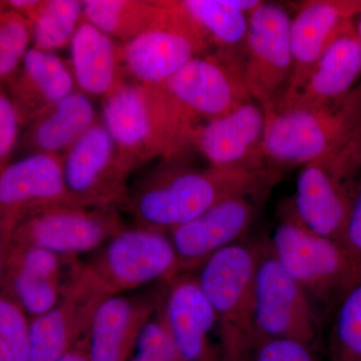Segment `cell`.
<instances>
[{
	"label": "cell",
	"mask_w": 361,
	"mask_h": 361,
	"mask_svg": "<svg viewBox=\"0 0 361 361\" xmlns=\"http://www.w3.org/2000/svg\"><path fill=\"white\" fill-rule=\"evenodd\" d=\"M178 159L164 161L130 187L123 208L135 226L169 234L230 197L266 194L281 180L275 169L260 171L228 170L210 167L196 170L178 165Z\"/></svg>",
	"instance_id": "6da1fadb"
},
{
	"label": "cell",
	"mask_w": 361,
	"mask_h": 361,
	"mask_svg": "<svg viewBox=\"0 0 361 361\" xmlns=\"http://www.w3.org/2000/svg\"><path fill=\"white\" fill-rule=\"evenodd\" d=\"M263 149L268 166H302L341 148L361 132V82L336 103L277 106L265 111Z\"/></svg>",
	"instance_id": "7a4b0ae2"
},
{
	"label": "cell",
	"mask_w": 361,
	"mask_h": 361,
	"mask_svg": "<svg viewBox=\"0 0 361 361\" xmlns=\"http://www.w3.org/2000/svg\"><path fill=\"white\" fill-rule=\"evenodd\" d=\"M257 243L240 241L211 256L196 275L217 327L221 361H253L258 344L254 302Z\"/></svg>",
	"instance_id": "3957f363"
},
{
	"label": "cell",
	"mask_w": 361,
	"mask_h": 361,
	"mask_svg": "<svg viewBox=\"0 0 361 361\" xmlns=\"http://www.w3.org/2000/svg\"><path fill=\"white\" fill-rule=\"evenodd\" d=\"M269 243L278 262L312 303L329 310L361 270V264L341 243L308 229L297 217L291 202L280 214Z\"/></svg>",
	"instance_id": "277c9868"
},
{
	"label": "cell",
	"mask_w": 361,
	"mask_h": 361,
	"mask_svg": "<svg viewBox=\"0 0 361 361\" xmlns=\"http://www.w3.org/2000/svg\"><path fill=\"white\" fill-rule=\"evenodd\" d=\"M101 122L132 172L153 159L175 155L177 125L160 87L125 80L104 97Z\"/></svg>",
	"instance_id": "5b68a950"
},
{
	"label": "cell",
	"mask_w": 361,
	"mask_h": 361,
	"mask_svg": "<svg viewBox=\"0 0 361 361\" xmlns=\"http://www.w3.org/2000/svg\"><path fill=\"white\" fill-rule=\"evenodd\" d=\"M361 170V132L341 148L305 164L291 205L308 229L341 243Z\"/></svg>",
	"instance_id": "8992f818"
},
{
	"label": "cell",
	"mask_w": 361,
	"mask_h": 361,
	"mask_svg": "<svg viewBox=\"0 0 361 361\" xmlns=\"http://www.w3.org/2000/svg\"><path fill=\"white\" fill-rule=\"evenodd\" d=\"M82 274L106 297L123 295L155 281L179 276L178 259L166 233L137 227L126 228L97 249Z\"/></svg>",
	"instance_id": "52a82bcc"
},
{
	"label": "cell",
	"mask_w": 361,
	"mask_h": 361,
	"mask_svg": "<svg viewBox=\"0 0 361 361\" xmlns=\"http://www.w3.org/2000/svg\"><path fill=\"white\" fill-rule=\"evenodd\" d=\"M210 54V44L180 1H161L158 18L146 32L120 44L123 73L135 84L160 87L186 63Z\"/></svg>",
	"instance_id": "ba28073f"
},
{
	"label": "cell",
	"mask_w": 361,
	"mask_h": 361,
	"mask_svg": "<svg viewBox=\"0 0 361 361\" xmlns=\"http://www.w3.org/2000/svg\"><path fill=\"white\" fill-rule=\"evenodd\" d=\"M118 209L71 202L44 207L18 223L11 243L37 247L68 258L94 253L127 228Z\"/></svg>",
	"instance_id": "9c48e42d"
},
{
	"label": "cell",
	"mask_w": 361,
	"mask_h": 361,
	"mask_svg": "<svg viewBox=\"0 0 361 361\" xmlns=\"http://www.w3.org/2000/svg\"><path fill=\"white\" fill-rule=\"evenodd\" d=\"M254 274L256 329L260 339H291L311 348L318 320L312 301L282 267L269 241L258 242Z\"/></svg>",
	"instance_id": "30bf717a"
},
{
	"label": "cell",
	"mask_w": 361,
	"mask_h": 361,
	"mask_svg": "<svg viewBox=\"0 0 361 361\" xmlns=\"http://www.w3.org/2000/svg\"><path fill=\"white\" fill-rule=\"evenodd\" d=\"M292 18L282 4L263 1L248 16L244 80L252 99L265 111L276 108L292 78Z\"/></svg>",
	"instance_id": "8fae6325"
},
{
	"label": "cell",
	"mask_w": 361,
	"mask_h": 361,
	"mask_svg": "<svg viewBox=\"0 0 361 361\" xmlns=\"http://www.w3.org/2000/svg\"><path fill=\"white\" fill-rule=\"evenodd\" d=\"M61 165L71 203L123 208L133 172L121 158L115 142L101 120L61 157Z\"/></svg>",
	"instance_id": "7c38bea8"
},
{
	"label": "cell",
	"mask_w": 361,
	"mask_h": 361,
	"mask_svg": "<svg viewBox=\"0 0 361 361\" xmlns=\"http://www.w3.org/2000/svg\"><path fill=\"white\" fill-rule=\"evenodd\" d=\"M163 87L197 125L227 115L253 99L241 61L218 52L192 59Z\"/></svg>",
	"instance_id": "4fadbf2b"
},
{
	"label": "cell",
	"mask_w": 361,
	"mask_h": 361,
	"mask_svg": "<svg viewBox=\"0 0 361 361\" xmlns=\"http://www.w3.org/2000/svg\"><path fill=\"white\" fill-rule=\"evenodd\" d=\"M78 258L63 257L37 247L11 243L0 294L37 317L61 300L80 271Z\"/></svg>",
	"instance_id": "5bb4252c"
},
{
	"label": "cell",
	"mask_w": 361,
	"mask_h": 361,
	"mask_svg": "<svg viewBox=\"0 0 361 361\" xmlns=\"http://www.w3.org/2000/svg\"><path fill=\"white\" fill-rule=\"evenodd\" d=\"M264 196L230 197L169 233L178 259L179 276L192 274L214 254L241 241L255 222L259 200Z\"/></svg>",
	"instance_id": "9a60e30c"
},
{
	"label": "cell",
	"mask_w": 361,
	"mask_h": 361,
	"mask_svg": "<svg viewBox=\"0 0 361 361\" xmlns=\"http://www.w3.org/2000/svg\"><path fill=\"white\" fill-rule=\"evenodd\" d=\"M266 114L251 99L231 113L197 126L191 147L198 149L210 167L260 171L268 166L263 149Z\"/></svg>",
	"instance_id": "2e32d148"
},
{
	"label": "cell",
	"mask_w": 361,
	"mask_h": 361,
	"mask_svg": "<svg viewBox=\"0 0 361 361\" xmlns=\"http://www.w3.org/2000/svg\"><path fill=\"white\" fill-rule=\"evenodd\" d=\"M159 301L158 313L174 342L180 361H221L215 315L196 275L184 274L169 282Z\"/></svg>",
	"instance_id": "e0dca14e"
},
{
	"label": "cell",
	"mask_w": 361,
	"mask_h": 361,
	"mask_svg": "<svg viewBox=\"0 0 361 361\" xmlns=\"http://www.w3.org/2000/svg\"><path fill=\"white\" fill-rule=\"evenodd\" d=\"M63 202L71 201L61 157L30 154L11 161L0 172V230L11 237L26 216Z\"/></svg>",
	"instance_id": "ac0fdd59"
},
{
	"label": "cell",
	"mask_w": 361,
	"mask_h": 361,
	"mask_svg": "<svg viewBox=\"0 0 361 361\" xmlns=\"http://www.w3.org/2000/svg\"><path fill=\"white\" fill-rule=\"evenodd\" d=\"M106 298L82 274L80 265L61 300L44 314L30 319L28 361H56L84 341Z\"/></svg>",
	"instance_id": "d6986e66"
},
{
	"label": "cell",
	"mask_w": 361,
	"mask_h": 361,
	"mask_svg": "<svg viewBox=\"0 0 361 361\" xmlns=\"http://www.w3.org/2000/svg\"><path fill=\"white\" fill-rule=\"evenodd\" d=\"M360 4L356 0H310L299 6L291 20V82L282 101L303 85L327 47L355 20Z\"/></svg>",
	"instance_id": "ffe728a7"
},
{
	"label": "cell",
	"mask_w": 361,
	"mask_h": 361,
	"mask_svg": "<svg viewBox=\"0 0 361 361\" xmlns=\"http://www.w3.org/2000/svg\"><path fill=\"white\" fill-rule=\"evenodd\" d=\"M153 295H116L104 299L85 337L90 361H129L142 329L155 316Z\"/></svg>",
	"instance_id": "44dd1931"
},
{
	"label": "cell",
	"mask_w": 361,
	"mask_h": 361,
	"mask_svg": "<svg viewBox=\"0 0 361 361\" xmlns=\"http://www.w3.org/2000/svg\"><path fill=\"white\" fill-rule=\"evenodd\" d=\"M21 127L77 90L71 66L54 52L30 47L6 84Z\"/></svg>",
	"instance_id": "7402d4cb"
},
{
	"label": "cell",
	"mask_w": 361,
	"mask_h": 361,
	"mask_svg": "<svg viewBox=\"0 0 361 361\" xmlns=\"http://www.w3.org/2000/svg\"><path fill=\"white\" fill-rule=\"evenodd\" d=\"M360 82L361 42L353 20L327 47L299 90L277 106L336 103L350 94Z\"/></svg>",
	"instance_id": "603a6c76"
},
{
	"label": "cell",
	"mask_w": 361,
	"mask_h": 361,
	"mask_svg": "<svg viewBox=\"0 0 361 361\" xmlns=\"http://www.w3.org/2000/svg\"><path fill=\"white\" fill-rule=\"evenodd\" d=\"M99 121L90 97L75 90L26 126L18 148L23 156L63 157Z\"/></svg>",
	"instance_id": "cb8c5ba5"
},
{
	"label": "cell",
	"mask_w": 361,
	"mask_h": 361,
	"mask_svg": "<svg viewBox=\"0 0 361 361\" xmlns=\"http://www.w3.org/2000/svg\"><path fill=\"white\" fill-rule=\"evenodd\" d=\"M120 44L82 20L70 44V66L78 90L89 97H106L125 82Z\"/></svg>",
	"instance_id": "d4e9b609"
},
{
	"label": "cell",
	"mask_w": 361,
	"mask_h": 361,
	"mask_svg": "<svg viewBox=\"0 0 361 361\" xmlns=\"http://www.w3.org/2000/svg\"><path fill=\"white\" fill-rule=\"evenodd\" d=\"M180 2L206 35L210 47H216L215 52L243 63L248 35V16L233 8L226 0H182Z\"/></svg>",
	"instance_id": "484cf974"
},
{
	"label": "cell",
	"mask_w": 361,
	"mask_h": 361,
	"mask_svg": "<svg viewBox=\"0 0 361 361\" xmlns=\"http://www.w3.org/2000/svg\"><path fill=\"white\" fill-rule=\"evenodd\" d=\"M84 20L123 42L149 30L160 13L161 1L85 0Z\"/></svg>",
	"instance_id": "4316f807"
},
{
	"label": "cell",
	"mask_w": 361,
	"mask_h": 361,
	"mask_svg": "<svg viewBox=\"0 0 361 361\" xmlns=\"http://www.w3.org/2000/svg\"><path fill=\"white\" fill-rule=\"evenodd\" d=\"M84 20V6L78 0H42L32 21V47L54 52L70 45Z\"/></svg>",
	"instance_id": "83f0119b"
},
{
	"label": "cell",
	"mask_w": 361,
	"mask_h": 361,
	"mask_svg": "<svg viewBox=\"0 0 361 361\" xmlns=\"http://www.w3.org/2000/svg\"><path fill=\"white\" fill-rule=\"evenodd\" d=\"M331 310L330 361H361V270Z\"/></svg>",
	"instance_id": "f1b7e54d"
},
{
	"label": "cell",
	"mask_w": 361,
	"mask_h": 361,
	"mask_svg": "<svg viewBox=\"0 0 361 361\" xmlns=\"http://www.w3.org/2000/svg\"><path fill=\"white\" fill-rule=\"evenodd\" d=\"M32 44V23L0 1V82L13 78Z\"/></svg>",
	"instance_id": "f546056e"
},
{
	"label": "cell",
	"mask_w": 361,
	"mask_h": 361,
	"mask_svg": "<svg viewBox=\"0 0 361 361\" xmlns=\"http://www.w3.org/2000/svg\"><path fill=\"white\" fill-rule=\"evenodd\" d=\"M30 318L11 299L0 294V361H28Z\"/></svg>",
	"instance_id": "4dcf8cb0"
},
{
	"label": "cell",
	"mask_w": 361,
	"mask_h": 361,
	"mask_svg": "<svg viewBox=\"0 0 361 361\" xmlns=\"http://www.w3.org/2000/svg\"><path fill=\"white\" fill-rule=\"evenodd\" d=\"M129 361H180L158 313L142 329Z\"/></svg>",
	"instance_id": "1f68e13d"
},
{
	"label": "cell",
	"mask_w": 361,
	"mask_h": 361,
	"mask_svg": "<svg viewBox=\"0 0 361 361\" xmlns=\"http://www.w3.org/2000/svg\"><path fill=\"white\" fill-rule=\"evenodd\" d=\"M20 128L6 85L0 82V172L13 161L20 144Z\"/></svg>",
	"instance_id": "d6a6232c"
},
{
	"label": "cell",
	"mask_w": 361,
	"mask_h": 361,
	"mask_svg": "<svg viewBox=\"0 0 361 361\" xmlns=\"http://www.w3.org/2000/svg\"><path fill=\"white\" fill-rule=\"evenodd\" d=\"M253 361H316L311 348L291 339H260Z\"/></svg>",
	"instance_id": "836d02e7"
},
{
	"label": "cell",
	"mask_w": 361,
	"mask_h": 361,
	"mask_svg": "<svg viewBox=\"0 0 361 361\" xmlns=\"http://www.w3.org/2000/svg\"><path fill=\"white\" fill-rule=\"evenodd\" d=\"M341 244L353 258L361 264V170L342 234Z\"/></svg>",
	"instance_id": "e575fe53"
},
{
	"label": "cell",
	"mask_w": 361,
	"mask_h": 361,
	"mask_svg": "<svg viewBox=\"0 0 361 361\" xmlns=\"http://www.w3.org/2000/svg\"><path fill=\"white\" fill-rule=\"evenodd\" d=\"M11 246V235L0 230V282L4 276V270Z\"/></svg>",
	"instance_id": "d590c367"
},
{
	"label": "cell",
	"mask_w": 361,
	"mask_h": 361,
	"mask_svg": "<svg viewBox=\"0 0 361 361\" xmlns=\"http://www.w3.org/2000/svg\"><path fill=\"white\" fill-rule=\"evenodd\" d=\"M56 361H90L87 345H85V339L80 342L75 348H71L65 355H61Z\"/></svg>",
	"instance_id": "8d00e7d4"
},
{
	"label": "cell",
	"mask_w": 361,
	"mask_h": 361,
	"mask_svg": "<svg viewBox=\"0 0 361 361\" xmlns=\"http://www.w3.org/2000/svg\"><path fill=\"white\" fill-rule=\"evenodd\" d=\"M355 30L358 39L361 42V4L355 18Z\"/></svg>",
	"instance_id": "74e56055"
}]
</instances>
